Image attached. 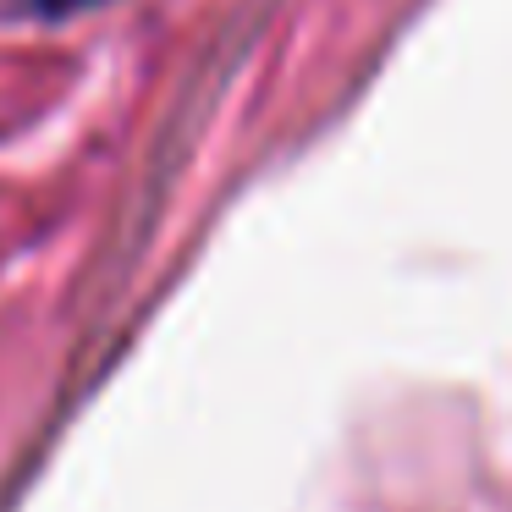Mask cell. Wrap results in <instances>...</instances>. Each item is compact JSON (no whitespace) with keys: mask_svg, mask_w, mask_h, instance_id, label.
I'll list each match as a JSON object with an SVG mask.
<instances>
[{"mask_svg":"<svg viewBox=\"0 0 512 512\" xmlns=\"http://www.w3.org/2000/svg\"><path fill=\"white\" fill-rule=\"evenodd\" d=\"M39 17H72V12H89V6H105V0H28Z\"/></svg>","mask_w":512,"mask_h":512,"instance_id":"obj_1","label":"cell"}]
</instances>
